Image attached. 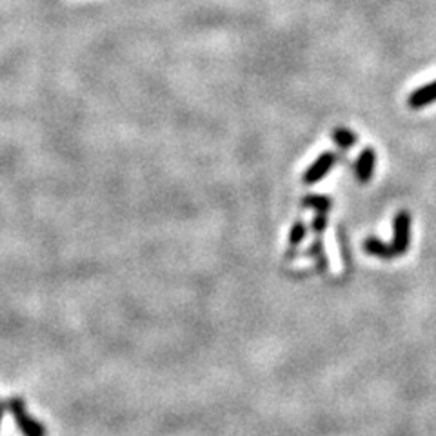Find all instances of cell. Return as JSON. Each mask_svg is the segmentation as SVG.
<instances>
[{"mask_svg":"<svg viewBox=\"0 0 436 436\" xmlns=\"http://www.w3.org/2000/svg\"><path fill=\"white\" fill-rule=\"evenodd\" d=\"M8 411L13 416L17 428L20 429V432L24 436H46V428L42 423L37 422L31 415H27L26 404L24 400L18 397L9 398L8 400Z\"/></svg>","mask_w":436,"mask_h":436,"instance_id":"1","label":"cell"},{"mask_svg":"<svg viewBox=\"0 0 436 436\" xmlns=\"http://www.w3.org/2000/svg\"><path fill=\"white\" fill-rule=\"evenodd\" d=\"M394 238L391 247L394 249L397 256L404 255L407 249H409L411 244V215L407 211H400L394 216Z\"/></svg>","mask_w":436,"mask_h":436,"instance_id":"2","label":"cell"},{"mask_svg":"<svg viewBox=\"0 0 436 436\" xmlns=\"http://www.w3.org/2000/svg\"><path fill=\"white\" fill-rule=\"evenodd\" d=\"M335 164H337V156L332 155V153H324V155H320L318 158L313 162L311 168L304 173V182H306V184H316V182H320L329 173V169H331Z\"/></svg>","mask_w":436,"mask_h":436,"instance_id":"3","label":"cell"},{"mask_svg":"<svg viewBox=\"0 0 436 436\" xmlns=\"http://www.w3.org/2000/svg\"><path fill=\"white\" fill-rule=\"evenodd\" d=\"M375 164H376V153L373 147H366L362 153H360L356 164H354V171H356V178L362 184H367L371 180L373 173H375Z\"/></svg>","mask_w":436,"mask_h":436,"instance_id":"4","label":"cell"},{"mask_svg":"<svg viewBox=\"0 0 436 436\" xmlns=\"http://www.w3.org/2000/svg\"><path fill=\"white\" fill-rule=\"evenodd\" d=\"M432 102H436V80L415 89L407 99V104H409L411 109H422L432 104Z\"/></svg>","mask_w":436,"mask_h":436,"instance_id":"5","label":"cell"},{"mask_svg":"<svg viewBox=\"0 0 436 436\" xmlns=\"http://www.w3.org/2000/svg\"><path fill=\"white\" fill-rule=\"evenodd\" d=\"M363 249H366L369 255L378 256V259H382V260L397 259V253H394L393 247L387 246V244H384L382 240H378V238H375V237L367 238L366 242H363Z\"/></svg>","mask_w":436,"mask_h":436,"instance_id":"6","label":"cell"},{"mask_svg":"<svg viewBox=\"0 0 436 436\" xmlns=\"http://www.w3.org/2000/svg\"><path fill=\"white\" fill-rule=\"evenodd\" d=\"M331 137L332 140L337 142V146L342 147V149H351V147H354V144H356V135L351 130H347V127H337V130H332Z\"/></svg>","mask_w":436,"mask_h":436,"instance_id":"7","label":"cell"},{"mask_svg":"<svg viewBox=\"0 0 436 436\" xmlns=\"http://www.w3.org/2000/svg\"><path fill=\"white\" fill-rule=\"evenodd\" d=\"M304 206L316 209L318 213H328L331 209V200L325 197H307V199H304Z\"/></svg>","mask_w":436,"mask_h":436,"instance_id":"8","label":"cell"},{"mask_svg":"<svg viewBox=\"0 0 436 436\" xmlns=\"http://www.w3.org/2000/svg\"><path fill=\"white\" fill-rule=\"evenodd\" d=\"M304 237H306V225H304L302 222H297V224L291 228L289 244L291 246H298V244L304 240Z\"/></svg>","mask_w":436,"mask_h":436,"instance_id":"9","label":"cell"},{"mask_svg":"<svg viewBox=\"0 0 436 436\" xmlns=\"http://www.w3.org/2000/svg\"><path fill=\"white\" fill-rule=\"evenodd\" d=\"M325 225H328V218H325V213H318L315 218V222H313V228H315L316 233H322L325 229Z\"/></svg>","mask_w":436,"mask_h":436,"instance_id":"10","label":"cell"},{"mask_svg":"<svg viewBox=\"0 0 436 436\" xmlns=\"http://www.w3.org/2000/svg\"><path fill=\"white\" fill-rule=\"evenodd\" d=\"M6 411H8V401L0 400V425H2V418H4Z\"/></svg>","mask_w":436,"mask_h":436,"instance_id":"11","label":"cell"}]
</instances>
